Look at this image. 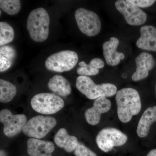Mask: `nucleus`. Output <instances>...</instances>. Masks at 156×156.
I'll use <instances>...</instances> for the list:
<instances>
[{
    "label": "nucleus",
    "instance_id": "f257e3e1",
    "mask_svg": "<svg viewBox=\"0 0 156 156\" xmlns=\"http://www.w3.org/2000/svg\"><path fill=\"white\" fill-rule=\"evenodd\" d=\"M115 100L117 114L122 122H129L133 116L138 115L142 107L137 91L131 88H123L117 92Z\"/></svg>",
    "mask_w": 156,
    "mask_h": 156
},
{
    "label": "nucleus",
    "instance_id": "f03ea898",
    "mask_svg": "<svg viewBox=\"0 0 156 156\" xmlns=\"http://www.w3.org/2000/svg\"><path fill=\"white\" fill-rule=\"evenodd\" d=\"M50 23V16L44 8H37L31 11L27 27L32 40L37 42L46 41L49 36Z\"/></svg>",
    "mask_w": 156,
    "mask_h": 156
},
{
    "label": "nucleus",
    "instance_id": "7ed1b4c3",
    "mask_svg": "<svg viewBox=\"0 0 156 156\" xmlns=\"http://www.w3.org/2000/svg\"><path fill=\"white\" fill-rule=\"evenodd\" d=\"M76 87L81 93L90 100L100 97H112L116 94L115 85L109 83L96 84L91 78L80 76L76 79Z\"/></svg>",
    "mask_w": 156,
    "mask_h": 156
},
{
    "label": "nucleus",
    "instance_id": "20e7f679",
    "mask_svg": "<svg viewBox=\"0 0 156 156\" xmlns=\"http://www.w3.org/2000/svg\"><path fill=\"white\" fill-rule=\"evenodd\" d=\"M64 104L63 99L53 93H39L30 101L31 106L34 110L44 115L58 112L64 107Z\"/></svg>",
    "mask_w": 156,
    "mask_h": 156
},
{
    "label": "nucleus",
    "instance_id": "39448f33",
    "mask_svg": "<svg viewBox=\"0 0 156 156\" xmlns=\"http://www.w3.org/2000/svg\"><path fill=\"white\" fill-rule=\"evenodd\" d=\"M78 59L77 53L75 51L62 50L49 56L45 61V67L55 72L68 71L76 65Z\"/></svg>",
    "mask_w": 156,
    "mask_h": 156
},
{
    "label": "nucleus",
    "instance_id": "423d86ee",
    "mask_svg": "<svg viewBox=\"0 0 156 156\" xmlns=\"http://www.w3.org/2000/svg\"><path fill=\"white\" fill-rule=\"evenodd\" d=\"M56 123V119L53 117L36 116L27 121L22 131L31 138L41 139L45 137L55 127Z\"/></svg>",
    "mask_w": 156,
    "mask_h": 156
},
{
    "label": "nucleus",
    "instance_id": "0eeeda50",
    "mask_svg": "<svg viewBox=\"0 0 156 156\" xmlns=\"http://www.w3.org/2000/svg\"><path fill=\"white\" fill-rule=\"evenodd\" d=\"M75 17L78 28L87 36H95L100 33L101 21L95 12L79 8L75 11Z\"/></svg>",
    "mask_w": 156,
    "mask_h": 156
},
{
    "label": "nucleus",
    "instance_id": "6e6552de",
    "mask_svg": "<svg viewBox=\"0 0 156 156\" xmlns=\"http://www.w3.org/2000/svg\"><path fill=\"white\" fill-rule=\"evenodd\" d=\"M127 140L128 136L126 134L113 128H104L96 137L98 146L105 152H108L115 147L124 145Z\"/></svg>",
    "mask_w": 156,
    "mask_h": 156
},
{
    "label": "nucleus",
    "instance_id": "1a4fd4ad",
    "mask_svg": "<svg viewBox=\"0 0 156 156\" xmlns=\"http://www.w3.org/2000/svg\"><path fill=\"white\" fill-rule=\"evenodd\" d=\"M0 122L4 125L5 135L11 137L22 131L27 122V118L25 115H14L10 110L4 109L0 112Z\"/></svg>",
    "mask_w": 156,
    "mask_h": 156
},
{
    "label": "nucleus",
    "instance_id": "9d476101",
    "mask_svg": "<svg viewBox=\"0 0 156 156\" xmlns=\"http://www.w3.org/2000/svg\"><path fill=\"white\" fill-rule=\"evenodd\" d=\"M116 9L122 14L126 22L131 26L142 25L146 22L147 14L140 8L127 1L118 0L115 3Z\"/></svg>",
    "mask_w": 156,
    "mask_h": 156
},
{
    "label": "nucleus",
    "instance_id": "9b49d317",
    "mask_svg": "<svg viewBox=\"0 0 156 156\" xmlns=\"http://www.w3.org/2000/svg\"><path fill=\"white\" fill-rule=\"evenodd\" d=\"M111 106V102L106 97L95 99L93 106L85 112V118L87 123L92 126L97 125L100 122L101 115L108 112Z\"/></svg>",
    "mask_w": 156,
    "mask_h": 156
},
{
    "label": "nucleus",
    "instance_id": "f8f14e48",
    "mask_svg": "<svg viewBox=\"0 0 156 156\" xmlns=\"http://www.w3.org/2000/svg\"><path fill=\"white\" fill-rule=\"evenodd\" d=\"M136 70L132 75L131 79L134 82L142 80L149 75V72L155 66L156 62L152 55L143 52L135 58Z\"/></svg>",
    "mask_w": 156,
    "mask_h": 156
},
{
    "label": "nucleus",
    "instance_id": "ddd939ff",
    "mask_svg": "<svg viewBox=\"0 0 156 156\" xmlns=\"http://www.w3.org/2000/svg\"><path fill=\"white\" fill-rule=\"evenodd\" d=\"M119 44V39L112 37L108 41L105 42L102 46L103 56L106 63L111 66L118 65L121 60L125 58L124 53L117 51Z\"/></svg>",
    "mask_w": 156,
    "mask_h": 156
},
{
    "label": "nucleus",
    "instance_id": "4468645a",
    "mask_svg": "<svg viewBox=\"0 0 156 156\" xmlns=\"http://www.w3.org/2000/svg\"><path fill=\"white\" fill-rule=\"evenodd\" d=\"M55 150L53 142L30 138L27 141V152L31 156H52Z\"/></svg>",
    "mask_w": 156,
    "mask_h": 156
},
{
    "label": "nucleus",
    "instance_id": "2eb2a0df",
    "mask_svg": "<svg viewBox=\"0 0 156 156\" xmlns=\"http://www.w3.org/2000/svg\"><path fill=\"white\" fill-rule=\"evenodd\" d=\"M136 45L141 50L156 52V28L151 25L143 26Z\"/></svg>",
    "mask_w": 156,
    "mask_h": 156
},
{
    "label": "nucleus",
    "instance_id": "dca6fc26",
    "mask_svg": "<svg viewBox=\"0 0 156 156\" xmlns=\"http://www.w3.org/2000/svg\"><path fill=\"white\" fill-rule=\"evenodd\" d=\"M156 122V106L150 107L144 112L136 128L137 135L141 138L147 136L151 126Z\"/></svg>",
    "mask_w": 156,
    "mask_h": 156
},
{
    "label": "nucleus",
    "instance_id": "f3484780",
    "mask_svg": "<svg viewBox=\"0 0 156 156\" xmlns=\"http://www.w3.org/2000/svg\"><path fill=\"white\" fill-rule=\"evenodd\" d=\"M48 87L53 94L58 96L66 97L72 92L71 87L68 81L64 77L56 75L50 79Z\"/></svg>",
    "mask_w": 156,
    "mask_h": 156
},
{
    "label": "nucleus",
    "instance_id": "a211bd4d",
    "mask_svg": "<svg viewBox=\"0 0 156 156\" xmlns=\"http://www.w3.org/2000/svg\"><path fill=\"white\" fill-rule=\"evenodd\" d=\"M54 140L56 145L63 148L69 153L75 150L79 143L77 137L69 135L64 128H60L58 130L54 136Z\"/></svg>",
    "mask_w": 156,
    "mask_h": 156
},
{
    "label": "nucleus",
    "instance_id": "6ab92c4d",
    "mask_svg": "<svg viewBox=\"0 0 156 156\" xmlns=\"http://www.w3.org/2000/svg\"><path fill=\"white\" fill-rule=\"evenodd\" d=\"M17 52L15 48L10 45L1 46L0 48V72H4L9 69L14 64Z\"/></svg>",
    "mask_w": 156,
    "mask_h": 156
},
{
    "label": "nucleus",
    "instance_id": "aec40b11",
    "mask_svg": "<svg viewBox=\"0 0 156 156\" xmlns=\"http://www.w3.org/2000/svg\"><path fill=\"white\" fill-rule=\"evenodd\" d=\"M80 67L77 70V73L80 76H95L99 73V69L103 68L105 63L102 59L99 58H93L89 64H87L85 62H79Z\"/></svg>",
    "mask_w": 156,
    "mask_h": 156
},
{
    "label": "nucleus",
    "instance_id": "412c9836",
    "mask_svg": "<svg viewBox=\"0 0 156 156\" xmlns=\"http://www.w3.org/2000/svg\"><path fill=\"white\" fill-rule=\"evenodd\" d=\"M17 93V88L9 81L0 80V101L8 103L11 101Z\"/></svg>",
    "mask_w": 156,
    "mask_h": 156
},
{
    "label": "nucleus",
    "instance_id": "4be33fe9",
    "mask_svg": "<svg viewBox=\"0 0 156 156\" xmlns=\"http://www.w3.org/2000/svg\"><path fill=\"white\" fill-rule=\"evenodd\" d=\"M14 31L10 24L5 22H0V45L5 46L11 43L14 38Z\"/></svg>",
    "mask_w": 156,
    "mask_h": 156
},
{
    "label": "nucleus",
    "instance_id": "5701e85b",
    "mask_svg": "<svg viewBox=\"0 0 156 156\" xmlns=\"http://www.w3.org/2000/svg\"><path fill=\"white\" fill-rule=\"evenodd\" d=\"M0 8L7 14L14 15L20 11L21 2L19 0H1Z\"/></svg>",
    "mask_w": 156,
    "mask_h": 156
},
{
    "label": "nucleus",
    "instance_id": "b1692460",
    "mask_svg": "<svg viewBox=\"0 0 156 156\" xmlns=\"http://www.w3.org/2000/svg\"><path fill=\"white\" fill-rule=\"evenodd\" d=\"M74 154L76 156H97L94 152L80 143L75 150Z\"/></svg>",
    "mask_w": 156,
    "mask_h": 156
},
{
    "label": "nucleus",
    "instance_id": "393cba45",
    "mask_svg": "<svg viewBox=\"0 0 156 156\" xmlns=\"http://www.w3.org/2000/svg\"><path fill=\"white\" fill-rule=\"evenodd\" d=\"M127 1L139 8L151 7L156 2L154 0H127Z\"/></svg>",
    "mask_w": 156,
    "mask_h": 156
},
{
    "label": "nucleus",
    "instance_id": "a878e982",
    "mask_svg": "<svg viewBox=\"0 0 156 156\" xmlns=\"http://www.w3.org/2000/svg\"><path fill=\"white\" fill-rule=\"evenodd\" d=\"M147 156H156V149L151 151Z\"/></svg>",
    "mask_w": 156,
    "mask_h": 156
},
{
    "label": "nucleus",
    "instance_id": "bb28decb",
    "mask_svg": "<svg viewBox=\"0 0 156 156\" xmlns=\"http://www.w3.org/2000/svg\"><path fill=\"white\" fill-rule=\"evenodd\" d=\"M1 156H5V153L2 151H1Z\"/></svg>",
    "mask_w": 156,
    "mask_h": 156
},
{
    "label": "nucleus",
    "instance_id": "cd10ccee",
    "mask_svg": "<svg viewBox=\"0 0 156 156\" xmlns=\"http://www.w3.org/2000/svg\"><path fill=\"white\" fill-rule=\"evenodd\" d=\"M155 92H156V85H155Z\"/></svg>",
    "mask_w": 156,
    "mask_h": 156
}]
</instances>
